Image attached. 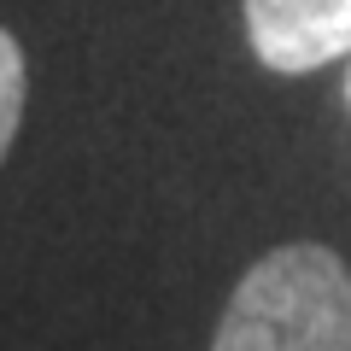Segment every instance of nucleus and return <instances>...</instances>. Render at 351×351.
I'll use <instances>...</instances> for the list:
<instances>
[{"mask_svg": "<svg viewBox=\"0 0 351 351\" xmlns=\"http://www.w3.org/2000/svg\"><path fill=\"white\" fill-rule=\"evenodd\" d=\"M246 36L269 71L304 76L351 53V0H246Z\"/></svg>", "mask_w": 351, "mask_h": 351, "instance_id": "f03ea898", "label": "nucleus"}, {"mask_svg": "<svg viewBox=\"0 0 351 351\" xmlns=\"http://www.w3.org/2000/svg\"><path fill=\"white\" fill-rule=\"evenodd\" d=\"M24 47H18L6 29H0V164H6V152H12L18 141V123H24Z\"/></svg>", "mask_w": 351, "mask_h": 351, "instance_id": "7ed1b4c3", "label": "nucleus"}, {"mask_svg": "<svg viewBox=\"0 0 351 351\" xmlns=\"http://www.w3.org/2000/svg\"><path fill=\"white\" fill-rule=\"evenodd\" d=\"M211 351H351V269L339 252L293 240L240 276Z\"/></svg>", "mask_w": 351, "mask_h": 351, "instance_id": "f257e3e1", "label": "nucleus"}, {"mask_svg": "<svg viewBox=\"0 0 351 351\" xmlns=\"http://www.w3.org/2000/svg\"><path fill=\"white\" fill-rule=\"evenodd\" d=\"M346 94H351V88H346Z\"/></svg>", "mask_w": 351, "mask_h": 351, "instance_id": "20e7f679", "label": "nucleus"}]
</instances>
